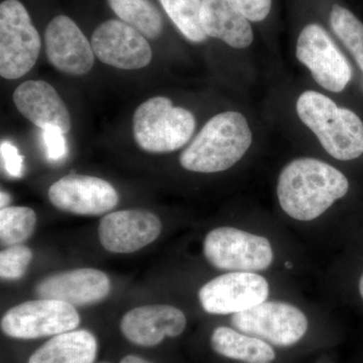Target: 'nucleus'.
I'll return each mask as SVG.
<instances>
[{"instance_id":"nucleus-1","label":"nucleus","mask_w":363,"mask_h":363,"mask_svg":"<svg viewBox=\"0 0 363 363\" xmlns=\"http://www.w3.org/2000/svg\"><path fill=\"white\" fill-rule=\"evenodd\" d=\"M350 183L339 169L321 160L302 157L279 174L277 194L281 209L298 221L321 216L347 194Z\"/></svg>"},{"instance_id":"nucleus-2","label":"nucleus","mask_w":363,"mask_h":363,"mask_svg":"<svg viewBox=\"0 0 363 363\" xmlns=\"http://www.w3.org/2000/svg\"><path fill=\"white\" fill-rule=\"evenodd\" d=\"M252 143L247 118L235 111L212 117L182 152L180 164L196 173H218L240 161Z\"/></svg>"},{"instance_id":"nucleus-3","label":"nucleus","mask_w":363,"mask_h":363,"mask_svg":"<svg viewBox=\"0 0 363 363\" xmlns=\"http://www.w3.org/2000/svg\"><path fill=\"white\" fill-rule=\"evenodd\" d=\"M297 113L317 136L324 150L339 161H351L363 154V123L355 112L338 107L316 91L298 97Z\"/></svg>"},{"instance_id":"nucleus-4","label":"nucleus","mask_w":363,"mask_h":363,"mask_svg":"<svg viewBox=\"0 0 363 363\" xmlns=\"http://www.w3.org/2000/svg\"><path fill=\"white\" fill-rule=\"evenodd\" d=\"M196 128L192 112L173 106L168 97L150 98L133 114V138L140 149L167 154L181 149Z\"/></svg>"},{"instance_id":"nucleus-5","label":"nucleus","mask_w":363,"mask_h":363,"mask_svg":"<svg viewBox=\"0 0 363 363\" xmlns=\"http://www.w3.org/2000/svg\"><path fill=\"white\" fill-rule=\"evenodd\" d=\"M42 40L30 14L18 0L0 6V75L16 80L32 70L40 56Z\"/></svg>"},{"instance_id":"nucleus-6","label":"nucleus","mask_w":363,"mask_h":363,"mask_svg":"<svg viewBox=\"0 0 363 363\" xmlns=\"http://www.w3.org/2000/svg\"><path fill=\"white\" fill-rule=\"evenodd\" d=\"M203 252L207 262L221 271H264L274 262V252L267 238L234 227H218L210 231L205 238Z\"/></svg>"},{"instance_id":"nucleus-7","label":"nucleus","mask_w":363,"mask_h":363,"mask_svg":"<svg viewBox=\"0 0 363 363\" xmlns=\"http://www.w3.org/2000/svg\"><path fill=\"white\" fill-rule=\"evenodd\" d=\"M236 330L255 336L276 347H291L300 342L309 321L298 308L286 302H264L231 316Z\"/></svg>"},{"instance_id":"nucleus-8","label":"nucleus","mask_w":363,"mask_h":363,"mask_svg":"<svg viewBox=\"0 0 363 363\" xmlns=\"http://www.w3.org/2000/svg\"><path fill=\"white\" fill-rule=\"evenodd\" d=\"M80 316L74 306L61 301H28L11 308L1 319V330L16 339H38L75 330Z\"/></svg>"},{"instance_id":"nucleus-9","label":"nucleus","mask_w":363,"mask_h":363,"mask_svg":"<svg viewBox=\"0 0 363 363\" xmlns=\"http://www.w3.org/2000/svg\"><path fill=\"white\" fill-rule=\"evenodd\" d=\"M296 56L324 89L339 93L352 77L347 60L322 26H306L298 35Z\"/></svg>"},{"instance_id":"nucleus-10","label":"nucleus","mask_w":363,"mask_h":363,"mask_svg":"<svg viewBox=\"0 0 363 363\" xmlns=\"http://www.w3.org/2000/svg\"><path fill=\"white\" fill-rule=\"evenodd\" d=\"M269 294V283L257 272H230L208 281L198 296L205 312L233 315L266 302Z\"/></svg>"},{"instance_id":"nucleus-11","label":"nucleus","mask_w":363,"mask_h":363,"mask_svg":"<svg viewBox=\"0 0 363 363\" xmlns=\"http://www.w3.org/2000/svg\"><path fill=\"white\" fill-rule=\"evenodd\" d=\"M91 45L100 61L123 70H138L152 62V52L147 40L123 21L109 20L98 26Z\"/></svg>"},{"instance_id":"nucleus-12","label":"nucleus","mask_w":363,"mask_h":363,"mask_svg":"<svg viewBox=\"0 0 363 363\" xmlns=\"http://www.w3.org/2000/svg\"><path fill=\"white\" fill-rule=\"evenodd\" d=\"M50 201L62 211L98 216L118 204V193L104 179L84 175H68L50 187Z\"/></svg>"},{"instance_id":"nucleus-13","label":"nucleus","mask_w":363,"mask_h":363,"mask_svg":"<svg viewBox=\"0 0 363 363\" xmlns=\"http://www.w3.org/2000/svg\"><path fill=\"white\" fill-rule=\"evenodd\" d=\"M162 222L147 210H123L107 214L100 221L99 240L112 253H131L147 247L159 238Z\"/></svg>"},{"instance_id":"nucleus-14","label":"nucleus","mask_w":363,"mask_h":363,"mask_svg":"<svg viewBox=\"0 0 363 363\" xmlns=\"http://www.w3.org/2000/svg\"><path fill=\"white\" fill-rule=\"evenodd\" d=\"M45 45L48 60L62 73L85 75L94 66L92 45L68 16L52 18L45 30Z\"/></svg>"},{"instance_id":"nucleus-15","label":"nucleus","mask_w":363,"mask_h":363,"mask_svg":"<svg viewBox=\"0 0 363 363\" xmlns=\"http://www.w3.org/2000/svg\"><path fill=\"white\" fill-rule=\"evenodd\" d=\"M111 279L95 269H76L52 274L35 286V295L72 306L96 304L111 293Z\"/></svg>"},{"instance_id":"nucleus-16","label":"nucleus","mask_w":363,"mask_h":363,"mask_svg":"<svg viewBox=\"0 0 363 363\" xmlns=\"http://www.w3.org/2000/svg\"><path fill=\"white\" fill-rule=\"evenodd\" d=\"M187 326L185 314L169 305L143 306L126 313L121 330L130 342L154 347L164 337H178Z\"/></svg>"},{"instance_id":"nucleus-17","label":"nucleus","mask_w":363,"mask_h":363,"mask_svg":"<svg viewBox=\"0 0 363 363\" xmlns=\"http://www.w3.org/2000/svg\"><path fill=\"white\" fill-rule=\"evenodd\" d=\"M13 99L21 116L38 128L45 130L48 126H54L64 133L70 130V113L58 92L49 83L26 81L14 90Z\"/></svg>"},{"instance_id":"nucleus-18","label":"nucleus","mask_w":363,"mask_h":363,"mask_svg":"<svg viewBox=\"0 0 363 363\" xmlns=\"http://www.w3.org/2000/svg\"><path fill=\"white\" fill-rule=\"evenodd\" d=\"M201 25L208 37L223 40L235 49L252 45L250 21L230 0H202Z\"/></svg>"},{"instance_id":"nucleus-19","label":"nucleus","mask_w":363,"mask_h":363,"mask_svg":"<svg viewBox=\"0 0 363 363\" xmlns=\"http://www.w3.org/2000/svg\"><path fill=\"white\" fill-rule=\"evenodd\" d=\"M97 352L95 336L81 329L52 336L33 353L28 363H94Z\"/></svg>"},{"instance_id":"nucleus-20","label":"nucleus","mask_w":363,"mask_h":363,"mask_svg":"<svg viewBox=\"0 0 363 363\" xmlns=\"http://www.w3.org/2000/svg\"><path fill=\"white\" fill-rule=\"evenodd\" d=\"M211 347L221 357L243 363H271L277 357L271 344L226 326L212 332Z\"/></svg>"},{"instance_id":"nucleus-21","label":"nucleus","mask_w":363,"mask_h":363,"mask_svg":"<svg viewBox=\"0 0 363 363\" xmlns=\"http://www.w3.org/2000/svg\"><path fill=\"white\" fill-rule=\"evenodd\" d=\"M109 6L123 23L143 37L154 40L162 32L161 13L150 0H108Z\"/></svg>"},{"instance_id":"nucleus-22","label":"nucleus","mask_w":363,"mask_h":363,"mask_svg":"<svg viewBox=\"0 0 363 363\" xmlns=\"http://www.w3.org/2000/svg\"><path fill=\"white\" fill-rule=\"evenodd\" d=\"M162 9L182 35L193 43H202L208 35L201 25L202 0H159Z\"/></svg>"},{"instance_id":"nucleus-23","label":"nucleus","mask_w":363,"mask_h":363,"mask_svg":"<svg viewBox=\"0 0 363 363\" xmlns=\"http://www.w3.org/2000/svg\"><path fill=\"white\" fill-rule=\"evenodd\" d=\"M37 224V215L32 208L6 207L0 210V240L4 247L25 242L32 235Z\"/></svg>"},{"instance_id":"nucleus-24","label":"nucleus","mask_w":363,"mask_h":363,"mask_svg":"<svg viewBox=\"0 0 363 363\" xmlns=\"http://www.w3.org/2000/svg\"><path fill=\"white\" fill-rule=\"evenodd\" d=\"M332 30L350 50L363 72V23L345 7L334 4L331 9Z\"/></svg>"},{"instance_id":"nucleus-25","label":"nucleus","mask_w":363,"mask_h":363,"mask_svg":"<svg viewBox=\"0 0 363 363\" xmlns=\"http://www.w3.org/2000/svg\"><path fill=\"white\" fill-rule=\"evenodd\" d=\"M32 259V250L23 245L6 248L0 252V276L4 279L23 278Z\"/></svg>"},{"instance_id":"nucleus-26","label":"nucleus","mask_w":363,"mask_h":363,"mask_svg":"<svg viewBox=\"0 0 363 363\" xmlns=\"http://www.w3.org/2000/svg\"><path fill=\"white\" fill-rule=\"evenodd\" d=\"M65 133L60 128L48 126L43 130V142H44L45 156L50 162L62 161L68 154V147Z\"/></svg>"},{"instance_id":"nucleus-27","label":"nucleus","mask_w":363,"mask_h":363,"mask_svg":"<svg viewBox=\"0 0 363 363\" xmlns=\"http://www.w3.org/2000/svg\"><path fill=\"white\" fill-rule=\"evenodd\" d=\"M2 167L11 178H21L23 172V157L18 152V147L13 143L2 140L0 145Z\"/></svg>"},{"instance_id":"nucleus-28","label":"nucleus","mask_w":363,"mask_h":363,"mask_svg":"<svg viewBox=\"0 0 363 363\" xmlns=\"http://www.w3.org/2000/svg\"><path fill=\"white\" fill-rule=\"evenodd\" d=\"M250 21L266 20L272 9V0H230Z\"/></svg>"},{"instance_id":"nucleus-29","label":"nucleus","mask_w":363,"mask_h":363,"mask_svg":"<svg viewBox=\"0 0 363 363\" xmlns=\"http://www.w3.org/2000/svg\"><path fill=\"white\" fill-rule=\"evenodd\" d=\"M121 363H152L149 360L145 359V358L136 357V355H126L123 359L121 360Z\"/></svg>"},{"instance_id":"nucleus-30","label":"nucleus","mask_w":363,"mask_h":363,"mask_svg":"<svg viewBox=\"0 0 363 363\" xmlns=\"http://www.w3.org/2000/svg\"><path fill=\"white\" fill-rule=\"evenodd\" d=\"M11 198L9 194H7L6 192L0 193V206H1V209L7 207V205L11 202Z\"/></svg>"},{"instance_id":"nucleus-31","label":"nucleus","mask_w":363,"mask_h":363,"mask_svg":"<svg viewBox=\"0 0 363 363\" xmlns=\"http://www.w3.org/2000/svg\"><path fill=\"white\" fill-rule=\"evenodd\" d=\"M359 293H360V296H362V298L363 300V274L362 276V278H360V281H359Z\"/></svg>"},{"instance_id":"nucleus-32","label":"nucleus","mask_w":363,"mask_h":363,"mask_svg":"<svg viewBox=\"0 0 363 363\" xmlns=\"http://www.w3.org/2000/svg\"><path fill=\"white\" fill-rule=\"evenodd\" d=\"M285 267H286V269H293L292 264H291V262H285Z\"/></svg>"},{"instance_id":"nucleus-33","label":"nucleus","mask_w":363,"mask_h":363,"mask_svg":"<svg viewBox=\"0 0 363 363\" xmlns=\"http://www.w3.org/2000/svg\"><path fill=\"white\" fill-rule=\"evenodd\" d=\"M104 363H105V362H104Z\"/></svg>"}]
</instances>
